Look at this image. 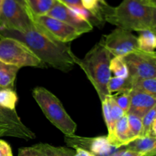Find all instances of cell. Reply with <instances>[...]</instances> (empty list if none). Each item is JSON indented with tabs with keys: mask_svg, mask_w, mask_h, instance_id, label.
<instances>
[{
	"mask_svg": "<svg viewBox=\"0 0 156 156\" xmlns=\"http://www.w3.org/2000/svg\"><path fill=\"white\" fill-rule=\"evenodd\" d=\"M67 7H73L76 6H82L81 0H56Z\"/></svg>",
	"mask_w": 156,
	"mask_h": 156,
	"instance_id": "cell-33",
	"label": "cell"
},
{
	"mask_svg": "<svg viewBox=\"0 0 156 156\" xmlns=\"http://www.w3.org/2000/svg\"><path fill=\"white\" fill-rule=\"evenodd\" d=\"M101 41L112 57H124L138 48L137 37L132 32L117 28Z\"/></svg>",
	"mask_w": 156,
	"mask_h": 156,
	"instance_id": "cell-8",
	"label": "cell"
},
{
	"mask_svg": "<svg viewBox=\"0 0 156 156\" xmlns=\"http://www.w3.org/2000/svg\"><path fill=\"white\" fill-rule=\"evenodd\" d=\"M3 1H4V0H0V13H1V11H2V7Z\"/></svg>",
	"mask_w": 156,
	"mask_h": 156,
	"instance_id": "cell-36",
	"label": "cell"
},
{
	"mask_svg": "<svg viewBox=\"0 0 156 156\" xmlns=\"http://www.w3.org/2000/svg\"><path fill=\"white\" fill-rule=\"evenodd\" d=\"M37 26L28 11L16 0H4L0 13V27L26 32Z\"/></svg>",
	"mask_w": 156,
	"mask_h": 156,
	"instance_id": "cell-6",
	"label": "cell"
},
{
	"mask_svg": "<svg viewBox=\"0 0 156 156\" xmlns=\"http://www.w3.org/2000/svg\"><path fill=\"white\" fill-rule=\"evenodd\" d=\"M56 0H25L26 7L31 17L47 15Z\"/></svg>",
	"mask_w": 156,
	"mask_h": 156,
	"instance_id": "cell-16",
	"label": "cell"
},
{
	"mask_svg": "<svg viewBox=\"0 0 156 156\" xmlns=\"http://www.w3.org/2000/svg\"><path fill=\"white\" fill-rule=\"evenodd\" d=\"M111 58V54L100 41L82 59L76 58L75 61L76 64H78L85 72L97 92L101 102H103L109 95L108 84L111 77L110 70Z\"/></svg>",
	"mask_w": 156,
	"mask_h": 156,
	"instance_id": "cell-3",
	"label": "cell"
},
{
	"mask_svg": "<svg viewBox=\"0 0 156 156\" xmlns=\"http://www.w3.org/2000/svg\"><path fill=\"white\" fill-rule=\"evenodd\" d=\"M0 156H13L12 147L3 139H0Z\"/></svg>",
	"mask_w": 156,
	"mask_h": 156,
	"instance_id": "cell-32",
	"label": "cell"
},
{
	"mask_svg": "<svg viewBox=\"0 0 156 156\" xmlns=\"http://www.w3.org/2000/svg\"><path fill=\"white\" fill-rule=\"evenodd\" d=\"M125 148L141 153L143 156H156V138L150 136H140Z\"/></svg>",
	"mask_w": 156,
	"mask_h": 156,
	"instance_id": "cell-13",
	"label": "cell"
},
{
	"mask_svg": "<svg viewBox=\"0 0 156 156\" xmlns=\"http://www.w3.org/2000/svg\"><path fill=\"white\" fill-rule=\"evenodd\" d=\"M109 95H114L126 91H132V79L111 76L108 84Z\"/></svg>",
	"mask_w": 156,
	"mask_h": 156,
	"instance_id": "cell-19",
	"label": "cell"
},
{
	"mask_svg": "<svg viewBox=\"0 0 156 156\" xmlns=\"http://www.w3.org/2000/svg\"><path fill=\"white\" fill-rule=\"evenodd\" d=\"M34 146L39 150L44 156H73L75 154L74 150L69 147L54 146L47 143H38Z\"/></svg>",
	"mask_w": 156,
	"mask_h": 156,
	"instance_id": "cell-18",
	"label": "cell"
},
{
	"mask_svg": "<svg viewBox=\"0 0 156 156\" xmlns=\"http://www.w3.org/2000/svg\"><path fill=\"white\" fill-rule=\"evenodd\" d=\"M73 156H95L94 154L91 153L87 150L83 148H75V154Z\"/></svg>",
	"mask_w": 156,
	"mask_h": 156,
	"instance_id": "cell-34",
	"label": "cell"
},
{
	"mask_svg": "<svg viewBox=\"0 0 156 156\" xmlns=\"http://www.w3.org/2000/svg\"><path fill=\"white\" fill-rule=\"evenodd\" d=\"M0 37L18 40L25 44L46 66H50L56 70L66 73L73 70L76 64L75 61L77 57L72 51L69 45L58 41L37 24L26 32L0 27Z\"/></svg>",
	"mask_w": 156,
	"mask_h": 156,
	"instance_id": "cell-1",
	"label": "cell"
},
{
	"mask_svg": "<svg viewBox=\"0 0 156 156\" xmlns=\"http://www.w3.org/2000/svg\"><path fill=\"white\" fill-rule=\"evenodd\" d=\"M108 156H143V154L128 148H118Z\"/></svg>",
	"mask_w": 156,
	"mask_h": 156,
	"instance_id": "cell-31",
	"label": "cell"
},
{
	"mask_svg": "<svg viewBox=\"0 0 156 156\" xmlns=\"http://www.w3.org/2000/svg\"><path fill=\"white\" fill-rule=\"evenodd\" d=\"M105 21L129 32H156L155 0H123L109 8Z\"/></svg>",
	"mask_w": 156,
	"mask_h": 156,
	"instance_id": "cell-2",
	"label": "cell"
},
{
	"mask_svg": "<svg viewBox=\"0 0 156 156\" xmlns=\"http://www.w3.org/2000/svg\"><path fill=\"white\" fill-rule=\"evenodd\" d=\"M32 95L44 116L64 136L76 134L77 125L53 93L43 87H37L32 91Z\"/></svg>",
	"mask_w": 156,
	"mask_h": 156,
	"instance_id": "cell-4",
	"label": "cell"
},
{
	"mask_svg": "<svg viewBox=\"0 0 156 156\" xmlns=\"http://www.w3.org/2000/svg\"><path fill=\"white\" fill-rule=\"evenodd\" d=\"M133 80L156 77V53L146 52L139 48L123 57Z\"/></svg>",
	"mask_w": 156,
	"mask_h": 156,
	"instance_id": "cell-7",
	"label": "cell"
},
{
	"mask_svg": "<svg viewBox=\"0 0 156 156\" xmlns=\"http://www.w3.org/2000/svg\"><path fill=\"white\" fill-rule=\"evenodd\" d=\"M18 95L14 89L0 87V108L15 110Z\"/></svg>",
	"mask_w": 156,
	"mask_h": 156,
	"instance_id": "cell-21",
	"label": "cell"
},
{
	"mask_svg": "<svg viewBox=\"0 0 156 156\" xmlns=\"http://www.w3.org/2000/svg\"><path fill=\"white\" fill-rule=\"evenodd\" d=\"M66 144L73 148H80L87 150L95 156H108L117 150L108 140L107 136L97 137H82L76 136H65Z\"/></svg>",
	"mask_w": 156,
	"mask_h": 156,
	"instance_id": "cell-9",
	"label": "cell"
},
{
	"mask_svg": "<svg viewBox=\"0 0 156 156\" xmlns=\"http://www.w3.org/2000/svg\"><path fill=\"white\" fill-rule=\"evenodd\" d=\"M156 106L155 96L143 92L131 91L130 106L127 113L136 115L142 119L152 107Z\"/></svg>",
	"mask_w": 156,
	"mask_h": 156,
	"instance_id": "cell-12",
	"label": "cell"
},
{
	"mask_svg": "<svg viewBox=\"0 0 156 156\" xmlns=\"http://www.w3.org/2000/svg\"><path fill=\"white\" fill-rule=\"evenodd\" d=\"M127 115V120L129 128L132 132L133 136L137 139L142 136V131H143V123H142V119L136 115L131 114V113H126Z\"/></svg>",
	"mask_w": 156,
	"mask_h": 156,
	"instance_id": "cell-25",
	"label": "cell"
},
{
	"mask_svg": "<svg viewBox=\"0 0 156 156\" xmlns=\"http://www.w3.org/2000/svg\"><path fill=\"white\" fill-rule=\"evenodd\" d=\"M0 122L7 124L13 128L23 132L30 136L31 139L35 138L34 132L23 123L16 110H9L0 108Z\"/></svg>",
	"mask_w": 156,
	"mask_h": 156,
	"instance_id": "cell-14",
	"label": "cell"
},
{
	"mask_svg": "<svg viewBox=\"0 0 156 156\" xmlns=\"http://www.w3.org/2000/svg\"><path fill=\"white\" fill-rule=\"evenodd\" d=\"M19 67L0 61V87L14 89Z\"/></svg>",
	"mask_w": 156,
	"mask_h": 156,
	"instance_id": "cell-17",
	"label": "cell"
},
{
	"mask_svg": "<svg viewBox=\"0 0 156 156\" xmlns=\"http://www.w3.org/2000/svg\"><path fill=\"white\" fill-rule=\"evenodd\" d=\"M2 136H11V137L18 138V139L30 140L31 138L23 132L13 128L7 124L0 122V137Z\"/></svg>",
	"mask_w": 156,
	"mask_h": 156,
	"instance_id": "cell-24",
	"label": "cell"
},
{
	"mask_svg": "<svg viewBox=\"0 0 156 156\" xmlns=\"http://www.w3.org/2000/svg\"><path fill=\"white\" fill-rule=\"evenodd\" d=\"M47 15L59 20L69 25L74 28L78 32L82 34L88 33L93 29V25L86 20L79 18L73 12H72L67 6L56 1L51 10Z\"/></svg>",
	"mask_w": 156,
	"mask_h": 156,
	"instance_id": "cell-11",
	"label": "cell"
},
{
	"mask_svg": "<svg viewBox=\"0 0 156 156\" xmlns=\"http://www.w3.org/2000/svg\"><path fill=\"white\" fill-rule=\"evenodd\" d=\"M16 1L18 2L19 3L20 5H21L23 7L25 8V9H27V7H26V4H25V0H16Z\"/></svg>",
	"mask_w": 156,
	"mask_h": 156,
	"instance_id": "cell-35",
	"label": "cell"
},
{
	"mask_svg": "<svg viewBox=\"0 0 156 156\" xmlns=\"http://www.w3.org/2000/svg\"><path fill=\"white\" fill-rule=\"evenodd\" d=\"M0 61L19 68L46 67V64L25 44L17 39L6 37H0Z\"/></svg>",
	"mask_w": 156,
	"mask_h": 156,
	"instance_id": "cell-5",
	"label": "cell"
},
{
	"mask_svg": "<svg viewBox=\"0 0 156 156\" xmlns=\"http://www.w3.org/2000/svg\"><path fill=\"white\" fill-rule=\"evenodd\" d=\"M110 70L117 77L127 78L129 76V70L123 57H112L110 61Z\"/></svg>",
	"mask_w": 156,
	"mask_h": 156,
	"instance_id": "cell-23",
	"label": "cell"
},
{
	"mask_svg": "<svg viewBox=\"0 0 156 156\" xmlns=\"http://www.w3.org/2000/svg\"><path fill=\"white\" fill-rule=\"evenodd\" d=\"M114 97L119 106L124 111V113H127L130 106L131 100V91H126L123 93H117V94L111 95Z\"/></svg>",
	"mask_w": 156,
	"mask_h": 156,
	"instance_id": "cell-28",
	"label": "cell"
},
{
	"mask_svg": "<svg viewBox=\"0 0 156 156\" xmlns=\"http://www.w3.org/2000/svg\"><path fill=\"white\" fill-rule=\"evenodd\" d=\"M137 42L140 50L146 52H155V32L151 30L140 32V36L137 37Z\"/></svg>",
	"mask_w": 156,
	"mask_h": 156,
	"instance_id": "cell-20",
	"label": "cell"
},
{
	"mask_svg": "<svg viewBox=\"0 0 156 156\" xmlns=\"http://www.w3.org/2000/svg\"><path fill=\"white\" fill-rule=\"evenodd\" d=\"M102 104V112H103V116H104V119H105V124H106L107 128H108V139H110L113 136L114 134V126H115V122L113 119L112 116H111V112H110L109 109V105H108V102L107 99H105L103 102H101Z\"/></svg>",
	"mask_w": 156,
	"mask_h": 156,
	"instance_id": "cell-26",
	"label": "cell"
},
{
	"mask_svg": "<svg viewBox=\"0 0 156 156\" xmlns=\"http://www.w3.org/2000/svg\"><path fill=\"white\" fill-rule=\"evenodd\" d=\"M18 156H44V154L33 145L19 148Z\"/></svg>",
	"mask_w": 156,
	"mask_h": 156,
	"instance_id": "cell-30",
	"label": "cell"
},
{
	"mask_svg": "<svg viewBox=\"0 0 156 156\" xmlns=\"http://www.w3.org/2000/svg\"><path fill=\"white\" fill-rule=\"evenodd\" d=\"M156 106L152 107L143 118H142V123H143V131L142 136H150V129L152 125L155 122L156 119Z\"/></svg>",
	"mask_w": 156,
	"mask_h": 156,
	"instance_id": "cell-27",
	"label": "cell"
},
{
	"mask_svg": "<svg viewBox=\"0 0 156 156\" xmlns=\"http://www.w3.org/2000/svg\"><path fill=\"white\" fill-rule=\"evenodd\" d=\"M106 99L107 100H108V105H109V109L110 112H111V116H112L114 122H116L118 119H120L122 116H124L126 113H125L124 111L119 106L118 104L117 103V102H116L115 99H114V97H113L112 96L108 95V96H107Z\"/></svg>",
	"mask_w": 156,
	"mask_h": 156,
	"instance_id": "cell-29",
	"label": "cell"
},
{
	"mask_svg": "<svg viewBox=\"0 0 156 156\" xmlns=\"http://www.w3.org/2000/svg\"><path fill=\"white\" fill-rule=\"evenodd\" d=\"M132 90L143 92L156 96V77L132 79Z\"/></svg>",
	"mask_w": 156,
	"mask_h": 156,
	"instance_id": "cell-22",
	"label": "cell"
},
{
	"mask_svg": "<svg viewBox=\"0 0 156 156\" xmlns=\"http://www.w3.org/2000/svg\"><path fill=\"white\" fill-rule=\"evenodd\" d=\"M33 20L59 42L68 44L82 35L72 26L48 15L33 17Z\"/></svg>",
	"mask_w": 156,
	"mask_h": 156,
	"instance_id": "cell-10",
	"label": "cell"
},
{
	"mask_svg": "<svg viewBox=\"0 0 156 156\" xmlns=\"http://www.w3.org/2000/svg\"><path fill=\"white\" fill-rule=\"evenodd\" d=\"M81 4L91 12L101 24H104L105 16L111 6L105 0H81Z\"/></svg>",
	"mask_w": 156,
	"mask_h": 156,
	"instance_id": "cell-15",
	"label": "cell"
}]
</instances>
